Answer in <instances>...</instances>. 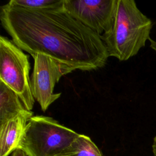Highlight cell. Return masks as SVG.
Masks as SVG:
<instances>
[{
    "mask_svg": "<svg viewBox=\"0 0 156 156\" xmlns=\"http://www.w3.org/2000/svg\"><path fill=\"white\" fill-rule=\"evenodd\" d=\"M1 25L13 42L32 56L43 54L81 71L104 67L108 57L101 36L63 6L32 10L8 3L0 8Z\"/></svg>",
    "mask_w": 156,
    "mask_h": 156,
    "instance_id": "obj_1",
    "label": "cell"
},
{
    "mask_svg": "<svg viewBox=\"0 0 156 156\" xmlns=\"http://www.w3.org/2000/svg\"><path fill=\"white\" fill-rule=\"evenodd\" d=\"M153 26L135 1L116 0L112 26L101 36L108 57L126 61L136 55L151 38Z\"/></svg>",
    "mask_w": 156,
    "mask_h": 156,
    "instance_id": "obj_2",
    "label": "cell"
},
{
    "mask_svg": "<svg viewBox=\"0 0 156 156\" xmlns=\"http://www.w3.org/2000/svg\"><path fill=\"white\" fill-rule=\"evenodd\" d=\"M79 135L50 116H33L26 124L18 148L28 156H58Z\"/></svg>",
    "mask_w": 156,
    "mask_h": 156,
    "instance_id": "obj_3",
    "label": "cell"
},
{
    "mask_svg": "<svg viewBox=\"0 0 156 156\" xmlns=\"http://www.w3.org/2000/svg\"><path fill=\"white\" fill-rule=\"evenodd\" d=\"M29 57L12 40L0 37V81L13 90L27 110L35 104L30 90Z\"/></svg>",
    "mask_w": 156,
    "mask_h": 156,
    "instance_id": "obj_4",
    "label": "cell"
},
{
    "mask_svg": "<svg viewBox=\"0 0 156 156\" xmlns=\"http://www.w3.org/2000/svg\"><path fill=\"white\" fill-rule=\"evenodd\" d=\"M32 57L34 63L30 76V90L41 110L45 112L60 97V93L54 92L55 84L63 76L78 69L45 54H36Z\"/></svg>",
    "mask_w": 156,
    "mask_h": 156,
    "instance_id": "obj_5",
    "label": "cell"
},
{
    "mask_svg": "<svg viewBox=\"0 0 156 156\" xmlns=\"http://www.w3.org/2000/svg\"><path fill=\"white\" fill-rule=\"evenodd\" d=\"M116 0H64V9L101 36L112 26Z\"/></svg>",
    "mask_w": 156,
    "mask_h": 156,
    "instance_id": "obj_6",
    "label": "cell"
},
{
    "mask_svg": "<svg viewBox=\"0 0 156 156\" xmlns=\"http://www.w3.org/2000/svg\"><path fill=\"white\" fill-rule=\"evenodd\" d=\"M33 112L27 110L0 124V156H8L18 148L28 121Z\"/></svg>",
    "mask_w": 156,
    "mask_h": 156,
    "instance_id": "obj_7",
    "label": "cell"
},
{
    "mask_svg": "<svg viewBox=\"0 0 156 156\" xmlns=\"http://www.w3.org/2000/svg\"><path fill=\"white\" fill-rule=\"evenodd\" d=\"M27 110L18 95L0 81V124Z\"/></svg>",
    "mask_w": 156,
    "mask_h": 156,
    "instance_id": "obj_8",
    "label": "cell"
},
{
    "mask_svg": "<svg viewBox=\"0 0 156 156\" xmlns=\"http://www.w3.org/2000/svg\"><path fill=\"white\" fill-rule=\"evenodd\" d=\"M58 156L103 155L99 148L89 136L80 134L66 150Z\"/></svg>",
    "mask_w": 156,
    "mask_h": 156,
    "instance_id": "obj_9",
    "label": "cell"
},
{
    "mask_svg": "<svg viewBox=\"0 0 156 156\" xmlns=\"http://www.w3.org/2000/svg\"><path fill=\"white\" fill-rule=\"evenodd\" d=\"M64 0H11L8 4L21 8L42 10L63 6Z\"/></svg>",
    "mask_w": 156,
    "mask_h": 156,
    "instance_id": "obj_10",
    "label": "cell"
},
{
    "mask_svg": "<svg viewBox=\"0 0 156 156\" xmlns=\"http://www.w3.org/2000/svg\"><path fill=\"white\" fill-rule=\"evenodd\" d=\"M12 156H28L23 150L17 148L13 152Z\"/></svg>",
    "mask_w": 156,
    "mask_h": 156,
    "instance_id": "obj_11",
    "label": "cell"
},
{
    "mask_svg": "<svg viewBox=\"0 0 156 156\" xmlns=\"http://www.w3.org/2000/svg\"><path fill=\"white\" fill-rule=\"evenodd\" d=\"M152 152L153 156H156V134L153 138L152 143Z\"/></svg>",
    "mask_w": 156,
    "mask_h": 156,
    "instance_id": "obj_12",
    "label": "cell"
},
{
    "mask_svg": "<svg viewBox=\"0 0 156 156\" xmlns=\"http://www.w3.org/2000/svg\"><path fill=\"white\" fill-rule=\"evenodd\" d=\"M149 41L150 42L151 48L156 52V40H154L151 38Z\"/></svg>",
    "mask_w": 156,
    "mask_h": 156,
    "instance_id": "obj_13",
    "label": "cell"
}]
</instances>
